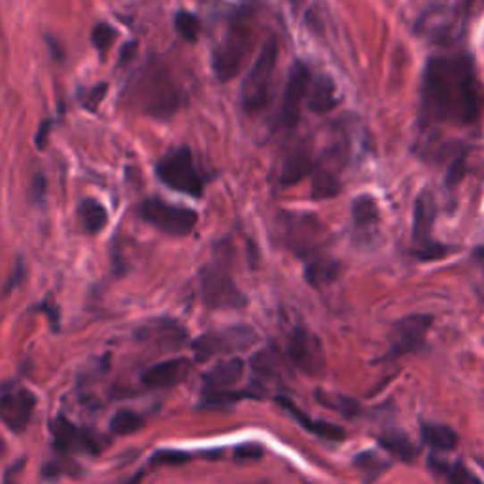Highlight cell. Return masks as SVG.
<instances>
[{"label":"cell","instance_id":"4316f807","mask_svg":"<svg viewBox=\"0 0 484 484\" xmlns=\"http://www.w3.org/2000/svg\"><path fill=\"white\" fill-rule=\"evenodd\" d=\"M78 214H79V220H82L84 229L89 235L101 233L106 228V225H108V213H106V208L99 201H95V199H84L82 203H79Z\"/></svg>","mask_w":484,"mask_h":484},{"label":"cell","instance_id":"d4e9b609","mask_svg":"<svg viewBox=\"0 0 484 484\" xmlns=\"http://www.w3.org/2000/svg\"><path fill=\"white\" fill-rule=\"evenodd\" d=\"M421 433L426 445L435 450H441V453H448V450H455L458 446V433L445 424L426 422L421 426Z\"/></svg>","mask_w":484,"mask_h":484},{"label":"cell","instance_id":"30bf717a","mask_svg":"<svg viewBox=\"0 0 484 484\" xmlns=\"http://www.w3.org/2000/svg\"><path fill=\"white\" fill-rule=\"evenodd\" d=\"M257 341V335L254 330L246 326H233L221 331L206 333L199 338H196L191 345L193 354H196L197 362L213 360L214 356H221V354H237L252 348Z\"/></svg>","mask_w":484,"mask_h":484},{"label":"cell","instance_id":"e575fe53","mask_svg":"<svg viewBox=\"0 0 484 484\" xmlns=\"http://www.w3.org/2000/svg\"><path fill=\"white\" fill-rule=\"evenodd\" d=\"M154 463H169V465H182L189 462V455L182 450H159L152 456Z\"/></svg>","mask_w":484,"mask_h":484},{"label":"cell","instance_id":"f1b7e54d","mask_svg":"<svg viewBox=\"0 0 484 484\" xmlns=\"http://www.w3.org/2000/svg\"><path fill=\"white\" fill-rule=\"evenodd\" d=\"M316 399H318L320 405H324V407H328L338 414H343V416H348V418H354L360 413V403L356 399L346 397V396L318 390Z\"/></svg>","mask_w":484,"mask_h":484},{"label":"cell","instance_id":"d6986e66","mask_svg":"<svg viewBox=\"0 0 484 484\" xmlns=\"http://www.w3.org/2000/svg\"><path fill=\"white\" fill-rule=\"evenodd\" d=\"M246 365L240 358H228L218 362L211 371H206L203 377L204 392L218 394V392H231L237 388V384L245 377Z\"/></svg>","mask_w":484,"mask_h":484},{"label":"cell","instance_id":"ab89813d","mask_svg":"<svg viewBox=\"0 0 484 484\" xmlns=\"http://www.w3.org/2000/svg\"><path fill=\"white\" fill-rule=\"evenodd\" d=\"M44 188H46V182H44V176H37L35 179V184H32V189H35V197L38 196V199L44 196Z\"/></svg>","mask_w":484,"mask_h":484},{"label":"cell","instance_id":"5bb4252c","mask_svg":"<svg viewBox=\"0 0 484 484\" xmlns=\"http://www.w3.org/2000/svg\"><path fill=\"white\" fill-rule=\"evenodd\" d=\"M35 409L37 397L25 388L8 390L0 396V421L13 433H21L27 430Z\"/></svg>","mask_w":484,"mask_h":484},{"label":"cell","instance_id":"6da1fadb","mask_svg":"<svg viewBox=\"0 0 484 484\" xmlns=\"http://www.w3.org/2000/svg\"><path fill=\"white\" fill-rule=\"evenodd\" d=\"M484 88L471 54L463 50L431 55L421 86L424 127H470L480 120Z\"/></svg>","mask_w":484,"mask_h":484},{"label":"cell","instance_id":"d590c367","mask_svg":"<svg viewBox=\"0 0 484 484\" xmlns=\"http://www.w3.org/2000/svg\"><path fill=\"white\" fill-rule=\"evenodd\" d=\"M108 93V84H99V86H95L91 91L86 93V96H82V104L84 108L88 110H96V106H99L103 103V99L106 96Z\"/></svg>","mask_w":484,"mask_h":484},{"label":"cell","instance_id":"b9f144b4","mask_svg":"<svg viewBox=\"0 0 484 484\" xmlns=\"http://www.w3.org/2000/svg\"><path fill=\"white\" fill-rule=\"evenodd\" d=\"M4 484H15V482L12 480V473H6V480H4Z\"/></svg>","mask_w":484,"mask_h":484},{"label":"cell","instance_id":"8992f818","mask_svg":"<svg viewBox=\"0 0 484 484\" xmlns=\"http://www.w3.org/2000/svg\"><path fill=\"white\" fill-rule=\"evenodd\" d=\"M159 180L171 189L184 193V196L199 199L204 191V184L199 171L193 163L191 150L186 146H180L176 150H171L163 159L157 163L155 169Z\"/></svg>","mask_w":484,"mask_h":484},{"label":"cell","instance_id":"8fae6325","mask_svg":"<svg viewBox=\"0 0 484 484\" xmlns=\"http://www.w3.org/2000/svg\"><path fill=\"white\" fill-rule=\"evenodd\" d=\"M431 321L433 316L430 314H411L396 321L392 330L390 348L384 354L382 360H396L421 350L426 343V335L431 328Z\"/></svg>","mask_w":484,"mask_h":484},{"label":"cell","instance_id":"1f68e13d","mask_svg":"<svg viewBox=\"0 0 484 484\" xmlns=\"http://www.w3.org/2000/svg\"><path fill=\"white\" fill-rule=\"evenodd\" d=\"M174 27H176V30H179V35L188 42H196L201 35V20L191 12L182 10V12L176 13Z\"/></svg>","mask_w":484,"mask_h":484},{"label":"cell","instance_id":"2e32d148","mask_svg":"<svg viewBox=\"0 0 484 484\" xmlns=\"http://www.w3.org/2000/svg\"><path fill=\"white\" fill-rule=\"evenodd\" d=\"M52 438L54 445L63 453H96V445L67 416L57 414L52 421Z\"/></svg>","mask_w":484,"mask_h":484},{"label":"cell","instance_id":"60d3db41","mask_svg":"<svg viewBox=\"0 0 484 484\" xmlns=\"http://www.w3.org/2000/svg\"><path fill=\"white\" fill-rule=\"evenodd\" d=\"M140 480H142V473H138V475H135V479H133L131 482H129V484H140Z\"/></svg>","mask_w":484,"mask_h":484},{"label":"cell","instance_id":"277c9868","mask_svg":"<svg viewBox=\"0 0 484 484\" xmlns=\"http://www.w3.org/2000/svg\"><path fill=\"white\" fill-rule=\"evenodd\" d=\"M277 61H279V42L277 38L271 37L265 40L260 55L255 57L254 64L248 71V76L245 78V82H242L240 88V103L248 114H257V112H262L267 106Z\"/></svg>","mask_w":484,"mask_h":484},{"label":"cell","instance_id":"ac0fdd59","mask_svg":"<svg viewBox=\"0 0 484 484\" xmlns=\"http://www.w3.org/2000/svg\"><path fill=\"white\" fill-rule=\"evenodd\" d=\"M191 373V362L188 358H172L148 367L142 373V384L148 388H172Z\"/></svg>","mask_w":484,"mask_h":484},{"label":"cell","instance_id":"3957f363","mask_svg":"<svg viewBox=\"0 0 484 484\" xmlns=\"http://www.w3.org/2000/svg\"><path fill=\"white\" fill-rule=\"evenodd\" d=\"M254 30L248 13H237L228 32L218 44L213 55V69L220 82H231L238 74L252 47Z\"/></svg>","mask_w":484,"mask_h":484},{"label":"cell","instance_id":"83f0119b","mask_svg":"<svg viewBox=\"0 0 484 484\" xmlns=\"http://www.w3.org/2000/svg\"><path fill=\"white\" fill-rule=\"evenodd\" d=\"M341 191L338 174L331 169L318 167L313 174V199H331Z\"/></svg>","mask_w":484,"mask_h":484},{"label":"cell","instance_id":"cb8c5ba5","mask_svg":"<svg viewBox=\"0 0 484 484\" xmlns=\"http://www.w3.org/2000/svg\"><path fill=\"white\" fill-rule=\"evenodd\" d=\"M379 445L388 450L390 455L399 458L401 462H413L418 455V448L413 445V441L405 433L399 430H388L379 435Z\"/></svg>","mask_w":484,"mask_h":484},{"label":"cell","instance_id":"ffe728a7","mask_svg":"<svg viewBox=\"0 0 484 484\" xmlns=\"http://www.w3.org/2000/svg\"><path fill=\"white\" fill-rule=\"evenodd\" d=\"M338 101H341V96H338L337 86L328 74L313 76L309 96H306V106H309L311 112H314V114H328L338 104Z\"/></svg>","mask_w":484,"mask_h":484},{"label":"cell","instance_id":"44dd1931","mask_svg":"<svg viewBox=\"0 0 484 484\" xmlns=\"http://www.w3.org/2000/svg\"><path fill=\"white\" fill-rule=\"evenodd\" d=\"M277 401H279V405L292 414L305 430H309L311 433L318 435V438L328 439V441H343L346 438L343 428H338V426L326 422V421H313V418H309V414L299 411V407L294 405V401H289L288 397H277Z\"/></svg>","mask_w":484,"mask_h":484},{"label":"cell","instance_id":"e0dca14e","mask_svg":"<svg viewBox=\"0 0 484 484\" xmlns=\"http://www.w3.org/2000/svg\"><path fill=\"white\" fill-rule=\"evenodd\" d=\"M316 169H318V163L311 148L305 146V144H299V146H296L292 152H288V155L282 159L279 184L282 188L296 186L301 180L313 176Z\"/></svg>","mask_w":484,"mask_h":484},{"label":"cell","instance_id":"ba28073f","mask_svg":"<svg viewBox=\"0 0 484 484\" xmlns=\"http://www.w3.org/2000/svg\"><path fill=\"white\" fill-rule=\"evenodd\" d=\"M142 220L150 223L152 228L171 237H186L189 235L199 221L196 211L179 204H171L161 199H148L140 206Z\"/></svg>","mask_w":484,"mask_h":484},{"label":"cell","instance_id":"7c38bea8","mask_svg":"<svg viewBox=\"0 0 484 484\" xmlns=\"http://www.w3.org/2000/svg\"><path fill=\"white\" fill-rule=\"evenodd\" d=\"M279 233L288 248L305 255L324 237V225L316 216L288 213L279 218Z\"/></svg>","mask_w":484,"mask_h":484},{"label":"cell","instance_id":"4dcf8cb0","mask_svg":"<svg viewBox=\"0 0 484 484\" xmlns=\"http://www.w3.org/2000/svg\"><path fill=\"white\" fill-rule=\"evenodd\" d=\"M144 426V418L133 411H118L110 421V431L114 435H131Z\"/></svg>","mask_w":484,"mask_h":484},{"label":"cell","instance_id":"9a60e30c","mask_svg":"<svg viewBox=\"0 0 484 484\" xmlns=\"http://www.w3.org/2000/svg\"><path fill=\"white\" fill-rule=\"evenodd\" d=\"M137 338L144 345H152L161 350H174L186 345L188 331L176 320L161 318L144 324L138 330Z\"/></svg>","mask_w":484,"mask_h":484},{"label":"cell","instance_id":"484cf974","mask_svg":"<svg viewBox=\"0 0 484 484\" xmlns=\"http://www.w3.org/2000/svg\"><path fill=\"white\" fill-rule=\"evenodd\" d=\"M430 463L433 470L445 479L446 484H482V480L471 470H467L462 462L450 463L431 456Z\"/></svg>","mask_w":484,"mask_h":484},{"label":"cell","instance_id":"836d02e7","mask_svg":"<svg viewBox=\"0 0 484 484\" xmlns=\"http://www.w3.org/2000/svg\"><path fill=\"white\" fill-rule=\"evenodd\" d=\"M252 367H254V371L257 375L267 377V379L279 375L277 358H274V354H271L269 350H263V352L257 354V356L252 362Z\"/></svg>","mask_w":484,"mask_h":484},{"label":"cell","instance_id":"74e56055","mask_svg":"<svg viewBox=\"0 0 484 484\" xmlns=\"http://www.w3.org/2000/svg\"><path fill=\"white\" fill-rule=\"evenodd\" d=\"M137 52H138V44H137V42L125 44V46H123V50H121V55H120V63H121V64L131 63V61L135 59Z\"/></svg>","mask_w":484,"mask_h":484},{"label":"cell","instance_id":"9c48e42d","mask_svg":"<svg viewBox=\"0 0 484 484\" xmlns=\"http://www.w3.org/2000/svg\"><path fill=\"white\" fill-rule=\"evenodd\" d=\"M313 82V72L309 64L303 61H296L289 69L288 82L282 95V104L277 116V125L282 131H294L301 120L303 103L309 96V88Z\"/></svg>","mask_w":484,"mask_h":484},{"label":"cell","instance_id":"4fadbf2b","mask_svg":"<svg viewBox=\"0 0 484 484\" xmlns=\"http://www.w3.org/2000/svg\"><path fill=\"white\" fill-rule=\"evenodd\" d=\"M288 360L292 362L305 375L316 377L326 367V352L320 338L305 328H297L288 341Z\"/></svg>","mask_w":484,"mask_h":484},{"label":"cell","instance_id":"f546056e","mask_svg":"<svg viewBox=\"0 0 484 484\" xmlns=\"http://www.w3.org/2000/svg\"><path fill=\"white\" fill-rule=\"evenodd\" d=\"M354 465H356L358 470L362 471V475L365 477V482H371L379 475H382L386 470H388L390 462L382 460L377 453H373V450H365V453L356 456V460H354Z\"/></svg>","mask_w":484,"mask_h":484},{"label":"cell","instance_id":"52a82bcc","mask_svg":"<svg viewBox=\"0 0 484 484\" xmlns=\"http://www.w3.org/2000/svg\"><path fill=\"white\" fill-rule=\"evenodd\" d=\"M438 216V206L430 191H422L414 201L413 213V242H414V255L422 262H433L445 257L450 248L431 240L433 221Z\"/></svg>","mask_w":484,"mask_h":484},{"label":"cell","instance_id":"ee69618b","mask_svg":"<svg viewBox=\"0 0 484 484\" xmlns=\"http://www.w3.org/2000/svg\"><path fill=\"white\" fill-rule=\"evenodd\" d=\"M294 3H299V0H294Z\"/></svg>","mask_w":484,"mask_h":484},{"label":"cell","instance_id":"7402d4cb","mask_svg":"<svg viewBox=\"0 0 484 484\" xmlns=\"http://www.w3.org/2000/svg\"><path fill=\"white\" fill-rule=\"evenodd\" d=\"M338 272H341V265L330 257H316L311 260L305 267V279L314 288H324L337 280Z\"/></svg>","mask_w":484,"mask_h":484},{"label":"cell","instance_id":"d6a6232c","mask_svg":"<svg viewBox=\"0 0 484 484\" xmlns=\"http://www.w3.org/2000/svg\"><path fill=\"white\" fill-rule=\"evenodd\" d=\"M116 37H118V32L114 27H110L108 23H96L91 32V42L96 50L104 55L110 50V46L114 44Z\"/></svg>","mask_w":484,"mask_h":484},{"label":"cell","instance_id":"8d00e7d4","mask_svg":"<svg viewBox=\"0 0 484 484\" xmlns=\"http://www.w3.org/2000/svg\"><path fill=\"white\" fill-rule=\"evenodd\" d=\"M263 456V448L255 443H245L238 445L235 448V458L237 460H245V462H252V460H260Z\"/></svg>","mask_w":484,"mask_h":484},{"label":"cell","instance_id":"f35d334b","mask_svg":"<svg viewBox=\"0 0 484 484\" xmlns=\"http://www.w3.org/2000/svg\"><path fill=\"white\" fill-rule=\"evenodd\" d=\"M52 127H54L52 120H46V121L40 125L38 135H37V146H38V148H44V146H46V140H47V135H50V131H52Z\"/></svg>","mask_w":484,"mask_h":484},{"label":"cell","instance_id":"603a6c76","mask_svg":"<svg viewBox=\"0 0 484 484\" xmlns=\"http://www.w3.org/2000/svg\"><path fill=\"white\" fill-rule=\"evenodd\" d=\"M352 221L360 233H369L379 223V204L371 196H360L352 203Z\"/></svg>","mask_w":484,"mask_h":484},{"label":"cell","instance_id":"5b68a950","mask_svg":"<svg viewBox=\"0 0 484 484\" xmlns=\"http://www.w3.org/2000/svg\"><path fill=\"white\" fill-rule=\"evenodd\" d=\"M203 303L218 311H238L248 305L246 296L237 288L223 263H208L201 269Z\"/></svg>","mask_w":484,"mask_h":484},{"label":"cell","instance_id":"7a4b0ae2","mask_svg":"<svg viewBox=\"0 0 484 484\" xmlns=\"http://www.w3.org/2000/svg\"><path fill=\"white\" fill-rule=\"evenodd\" d=\"M137 99L148 116L169 120L180 108L182 95L171 72L159 63H152L142 71L137 86Z\"/></svg>","mask_w":484,"mask_h":484},{"label":"cell","instance_id":"7bdbcfd3","mask_svg":"<svg viewBox=\"0 0 484 484\" xmlns=\"http://www.w3.org/2000/svg\"><path fill=\"white\" fill-rule=\"evenodd\" d=\"M3 453H4V441L0 439V455H3Z\"/></svg>","mask_w":484,"mask_h":484}]
</instances>
